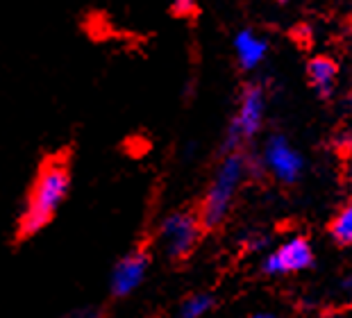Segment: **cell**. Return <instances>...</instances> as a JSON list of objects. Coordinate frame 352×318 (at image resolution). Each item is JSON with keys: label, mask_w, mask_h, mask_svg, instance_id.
Instances as JSON below:
<instances>
[{"label": "cell", "mask_w": 352, "mask_h": 318, "mask_svg": "<svg viewBox=\"0 0 352 318\" xmlns=\"http://www.w3.org/2000/svg\"><path fill=\"white\" fill-rule=\"evenodd\" d=\"M346 286H348V289H352V277H350L348 282H346Z\"/></svg>", "instance_id": "9a60e30c"}, {"label": "cell", "mask_w": 352, "mask_h": 318, "mask_svg": "<svg viewBox=\"0 0 352 318\" xmlns=\"http://www.w3.org/2000/svg\"><path fill=\"white\" fill-rule=\"evenodd\" d=\"M234 50L239 57V64H241L245 71L261 64V59L266 57L268 52V43L264 39H259L252 30H243L234 36Z\"/></svg>", "instance_id": "ba28073f"}, {"label": "cell", "mask_w": 352, "mask_h": 318, "mask_svg": "<svg viewBox=\"0 0 352 318\" xmlns=\"http://www.w3.org/2000/svg\"><path fill=\"white\" fill-rule=\"evenodd\" d=\"M71 191V166L64 155H55L41 164L28 191L23 211L19 216L16 237L23 241L46 227Z\"/></svg>", "instance_id": "6da1fadb"}, {"label": "cell", "mask_w": 352, "mask_h": 318, "mask_svg": "<svg viewBox=\"0 0 352 318\" xmlns=\"http://www.w3.org/2000/svg\"><path fill=\"white\" fill-rule=\"evenodd\" d=\"M151 268V255L144 248H134L116 262L109 277V291L114 298H127L144 284Z\"/></svg>", "instance_id": "5b68a950"}, {"label": "cell", "mask_w": 352, "mask_h": 318, "mask_svg": "<svg viewBox=\"0 0 352 318\" xmlns=\"http://www.w3.org/2000/svg\"><path fill=\"white\" fill-rule=\"evenodd\" d=\"M170 10H173L175 17H193L198 10V0H173Z\"/></svg>", "instance_id": "7c38bea8"}, {"label": "cell", "mask_w": 352, "mask_h": 318, "mask_svg": "<svg viewBox=\"0 0 352 318\" xmlns=\"http://www.w3.org/2000/svg\"><path fill=\"white\" fill-rule=\"evenodd\" d=\"M252 318H273V316H252Z\"/></svg>", "instance_id": "2e32d148"}, {"label": "cell", "mask_w": 352, "mask_h": 318, "mask_svg": "<svg viewBox=\"0 0 352 318\" xmlns=\"http://www.w3.org/2000/svg\"><path fill=\"white\" fill-rule=\"evenodd\" d=\"M214 307V298L209 293H196V295H189L182 307H179V316L182 318H202L209 309Z\"/></svg>", "instance_id": "8fae6325"}, {"label": "cell", "mask_w": 352, "mask_h": 318, "mask_svg": "<svg viewBox=\"0 0 352 318\" xmlns=\"http://www.w3.org/2000/svg\"><path fill=\"white\" fill-rule=\"evenodd\" d=\"M261 120H264V91L257 85H250L243 89L236 116L230 125L228 141H226L228 153H234L241 141L252 139L259 132Z\"/></svg>", "instance_id": "277c9868"}, {"label": "cell", "mask_w": 352, "mask_h": 318, "mask_svg": "<svg viewBox=\"0 0 352 318\" xmlns=\"http://www.w3.org/2000/svg\"><path fill=\"white\" fill-rule=\"evenodd\" d=\"M66 318H100V312L98 309L85 307V309H76V312H71Z\"/></svg>", "instance_id": "4fadbf2b"}, {"label": "cell", "mask_w": 352, "mask_h": 318, "mask_svg": "<svg viewBox=\"0 0 352 318\" xmlns=\"http://www.w3.org/2000/svg\"><path fill=\"white\" fill-rule=\"evenodd\" d=\"M307 75H309L314 89H316L320 96H329L334 89V80H336V64L327 57H316L307 66Z\"/></svg>", "instance_id": "9c48e42d"}, {"label": "cell", "mask_w": 352, "mask_h": 318, "mask_svg": "<svg viewBox=\"0 0 352 318\" xmlns=\"http://www.w3.org/2000/svg\"><path fill=\"white\" fill-rule=\"evenodd\" d=\"M243 176H245L243 155H239L234 150V153H228L223 157V162L219 166V171H216V176L212 180V184H209L205 200H202L200 211H198L202 227L214 230V227H219L226 221L232 202H234V195L243 182Z\"/></svg>", "instance_id": "7a4b0ae2"}, {"label": "cell", "mask_w": 352, "mask_h": 318, "mask_svg": "<svg viewBox=\"0 0 352 318\" xmlns=\"http://www.w3.org/2000/svg\"><path fill=\"white\" fill-rule=\"evenodd\" d=\"M350 107H352V94H350Z\"/></svg>", "instance_id": "e0dca14e"}, {"label": "cell", "mask_w": 352, "mask_h": 318, "mask_svg": "<svg viewBox=\"0 0 352 318\" xmlns=\"http://www.w3.org/2000/svg\"><path fill=\"white\" fill-rule=\"evenodd\" d=\"M314 262V253L309 241L302 237L289 239L282 248H277L271 257H266L264 271L268 275H280V273H294L309 268Z\"/></svg>", "instance_id": "8992f818"}, {"label": "cell", "mask_w": 352, "mask_h": 318, "mask_svg": "<svg viewBox=\"0 0 352 318\" xmlns=\"http://www.w3.org/2000/svg\"><path fill=\"white\" fill-rule=\"evenodd\" d=\"M200 216L193 211H173L162 221L157 230V241H160L162 253L168 259H184L193 253L200 239Z\"/></svg>", "instance_id": "3957f363"}, {"label": "cell", "mask_w": 352, "mask_h": 318, "mask_svg": "<svg viewBox=\"0 0 352 318\" xmlns=\"http://www.w3.org/2000/svg\"><path fill=\"white\" fill-rule=\"evenodd\" d=\"M348 180H350V189H352V164H350V173H348Z\"/></svg>", "instance_id": "5bb4252c"}, {"label": "cell", "mask_w": 352, "mask_h": 318, "mask_svg": "<svg viewBox=\"0 0 352 318\" xmlns=\"http://www.w3.org/2000/svg\"><path fill=\"white\" fill-rule=\"evenodd\" d=\"M264 164L277 180L296 182L302 171V157L298 150L291 148V143L284 136H273L264 148Z\"/></svg>", "instance_id": "52a82bcc"}, {"label": "cell", "mask_w": 352, "mask_h": 318, "mask_svg": "<svg viewBox=\"0 0 352 318\" xmlns=\"http://www.w3.org/2000/svg\"><path fill=\"white\" fill-rule=\"evenodd\" d=\"M329 232H332L334 241H339L343 246H352V202L336 214Z\"/></svg>", "instance_id": "30bf717a"}]
</instances>
